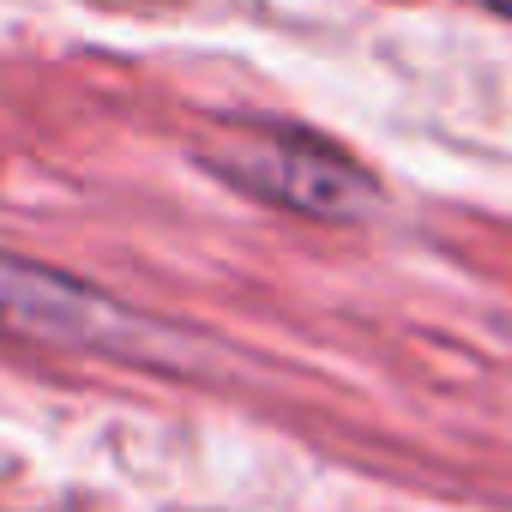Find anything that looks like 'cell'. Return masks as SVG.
<instances>
[{
  "label": "cell",
  "mask_w": 512,
  "mask_h": 512,
  "mask_svg": "<svg viewBox=\"0 0 512 512\" xmlns=\"http://www.w3.org/2000/svg\"><path fill=\"white\" fill-rule=\"evenodd\" d=\"M0 332L31 338V344H61V350H139L145 326L97 296L91 284L49 272L37 260H19V253H0Z\"/></svg>",
  "instance_id": "obj_2"
},
{
  "label": "cell",
  "mask_w": 512,
  "mask_h": 512,
  "mask_svg": "<svg viewBox=\"0 0 512 512\" xmlns=\"http://www.w3.org/2000/svg\"><path fill=\"white\" fill-rule=\"evenodd\" d=\"M211 169L223 181H235L241 193L302 211V217H362L374 205V181L332 145L308 139V133H278V127H235L223 133L211 151Z\"/></svg>",
  "instance_id": "obj_1"
},
{
  "label": "cell",
  "mask_w": 512,
  "mask_h": 512,
  "mask_svg": "<svg viewBox=\"0 0 512 512\" xmlns=\"http://www.w3.org/2000/svg\"><path fill=\"white\" fill-rule=\"evenodd\" d=\"M488 7H494V13H512V0H488Z\"/></svg>",
  "instance_id": "obj_3"
}]
</instances>
